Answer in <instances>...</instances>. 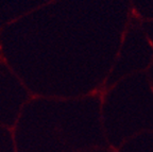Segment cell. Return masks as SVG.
Segmentation results:
<instances>
[]
</instances>
